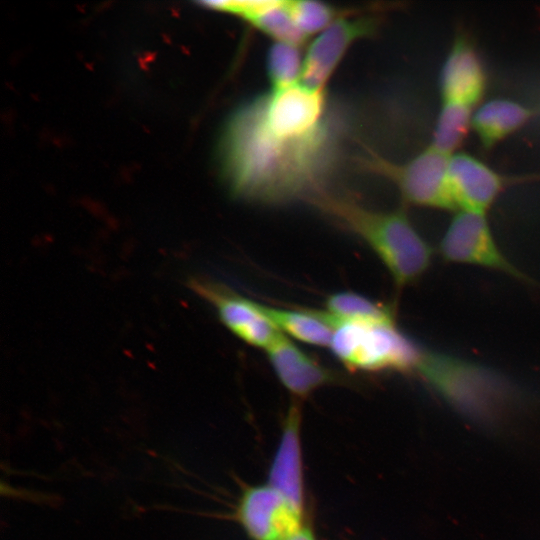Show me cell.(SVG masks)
<instances>
[{
    "label": "cell",
    "mask_w": 540,
    "mask_h": 540,
    "mask_svg": "<svg viewBox=\"0 0 540 540\" xmlns=\"http://www.w3.org/2000/svg\"><path fill=\"white\" fill-rule=\"evenodd\" d=\"M223 176L240 199L280 204L323 195L335 143L327 124L301 137L280 134L266 123L261 95L236 109L220 141Z\"/></svg>",
    "instance_id": "1"
},
{
    "label": "cell",
    "mask_w": 540,
    "mask_h": 540,
    "mask_svg": "<svg viewBox=\"0 0 540 540\" xmlns=\"http://www.w3.org/2000/svg\"><path fill=\"white\" fill-rule=\"evenodd\" d=\"M313 202L364 240L398 287L414 283L430 266L432 249L403 211H375L326 193Z\"/></svg>",
    "instance_id": "2"
},
{
    "label": "cell",
    "mask_w": 540,
    "mask_h": 540,
    "mask_svg": "<svg viewBox=\"0 0 540 540\" xmlns=\"http://www.w3.org/2000/svg\"><path fill=\"white\" fill-rule=\"evenodd\" d=\"M417 372L451 405L488 420L512 397V386L496 371L435 352H423Z\"/></svg>",
    "instance_id": "3"
},
{
    "label": "cell",
    "mask_w": 540,
    "mask_h": 540,
    "mask_svg": "<svg viewBox=\"0 0 540 540\" xmlns=\"http://www.w3.org/2000/svg\"><path fill=\"white\" fill-rule=\"evenodd\" d=\"M333 329L329 347L352 371L410 372L423 353L395 323L336 322Z\"/></svg>",
    "instance_id": "4"
},
{
    "label": "cell",
    "mask_w": 540,
    "mask_h": 540,
    "mask_svg": "<svg viewBox=\"0 0 540 540\" xmlns=\"http://www.w3.org/2000/svg\"><path fill=\"white\" fill-rule=\"evenodd\" d=\"M450 156L431 145L405 163H394L370 152L361 159V164L394 183L406 202L453 210L457 207L448 186Z\"/></svg>",
    "instance_id": "5"
},
{
    "label": "cell",
    "mask_w": 540,
    "mask_h": 540,
    "mask_svg": "<svg viewBox=\"0 0 540 540\" xmlns=\"http://www.w3.org/2000/svg\"><path fill=\"white\" fill-rule=\"evenodd\" d=\"M376 14L344 13L324 29L310 44L301 73V84L324 91L338 64L360 39L372 36L379 27Z\"/></svg>",
    "instance_id": "6"
},
{
    "label": "cell",
    "mask_w": 540,
    "mask_h": 540,
    "mask_svg": "<svg viewBox=\"0 0 540 540\" xmlns=\"http://www.w3.org/2000/svg\"><path fill=\"white\" fill-rule=\"evenodd\" d=\"M439 249L446 261L479 265L505 272L520 280L527 279L496 245L484 213L464 210L457 213Z\"/></svg>",
    "instance_id": "7"
},
{
    "label": "cell",
    "mask_w": 540,
    "mask_h": 540,
    "mask_svg": "<svg viewBox=\"0 0 540 540\" xmlns=\"http://www.w3.org/2000/svg\"><path fill=\"white\" fill-rule=\"evenodd\" d=\"M193 288L215 307L224 326L245 343L267 350L283 334L260 304L214 283L194 281Z\"/></svg>",
    "instance_id": "8"
},
{
    "label": "cell",
    "mask_w": 540,
    "mask_h": 540,
    "mask_svg": "<svg viewBox=\"0 0 540 540\" xmlns=\"http://www.w3.org/2000/svg\"><path fill=\"white\" fill-rule=\"evenodd\" d=\"M238 517L254 540H284L302 527V514L270 485L248 488L242 495Z\"/></svg>",
    "instance_id": "9"
},
{
    "label": "cell",
    "mask_w": 540,
    "mask_h": 540,
    "mask_svg": "<svg viewBox=\"0 0 540 540\" xmlns=\"http://www.w3.org/2000/svg\"><path fill=\"white\" fill-rule=\"evenodd\" d=\"M504 185V179L490 167L466 153L450 156L448 186L456 207L485 213Z\"/></svg>",
    "instance_id": "10"
},
{
    "label": "cell",
    "mask_w": 540,
    "mask_h": 540,
    "mask_svg": "<svg viewBox=\"0 0 540 540\" xmlns=\"http://www.w3.org/2000/svg\"><path fill=\"white\" fill-rule=\"evenodd\" d=\"M301 410L293 403L282 430L269 470L268 485L274 488L298 513L304 504L303 466L300 444Z\"/></svg>",
    "instance_id": "11"
},
{
    "label": "cell",
    "mask_w": 540,
    "mask_h": 540,
    "mask_svg": "<svg viewBox=\"0 0 540 540\" xmlns=\"http://www.w3.org/2000/svg\"><path fill=\"white\" fill-rule=\"evenodd\" d=\"M271 366L281 384L296 398H305L335 381V375L282 334L267 350Z\"/></svg>",
    "instance_id": "12"
},
{
    "label": "cell",
    "mask_w": 540,
    "mask_h": 540,
    "mask_svg": "<svg viewBox=\"0 0 540 540\" xmlns=\"http://www.w3.org/2000/svg\"><path fill=\"white\" fill-rule=\"evenodd\" d=\"M486 76L472 45L458 38L441 71L440 89L443 102L472 107L484 94Z\"/></svg>",
    "instance_id": "13"
},
{
    "label": "cell",
    "mask_w": 540,
    "mask_h": 540,
    "mask_svg": "<svg viewBox=\"0 0 540 540\" xmlns=\"http://www.w3.org/2000/svg\"><path fill=\"white\" fill-rule=\"evenodd\" d=\"M531 112L524 106L506 99L491 100L472 116L471 126L482 144L490 148L520 128Z\"/></svg>",
    "instance_id": "14"
},
{
    "label": "cell",
    "mask_w": 540,
    "mask_h": 540,
    "mask_svg": "<svg viewBox=\"0 0 540 540\" xmlns=\"http://www.w3.org/2000/svg\"><path fill=\"white\" fill-rule=\"evenodd\" d=\"M324 320L333 328L336 322H363L376 324L395 323L390 306L377 303L365 296L342 291L328 296Z\"/></svg>",
    "instance_id": "15"
},
{
    "label": "cell",
    "mask_w": 540,
    "mask_h": 540,
    "mask_svg": "<svg viewBox=\"0 0 540 540\" xmlns=\"http://www.w3.org/2000/svg\"><path fill=\"white\" fill-rule=\"evenodd\" d=\"M281 333L315 346H329L334 329L315 310H288L261 305Z\"/></svg>",
    "instance_id": "16"
},
{
    "label": "cell",
    "mask_w": 540,
    "mask_h": 540,
    "mask_svg": "<svg viewBox=\"0 0 540 540\" xmlns=\"http://www.w3.org/2000/svg\"><path fill=\"white\" fill-rule=\"evenodd\" d=\"M246 21L276 42L300 46L308 38L295 24L287 1H268Z\"/></svg>",
    "instance_id": "17"
},
{
    "label": "cell",
    "mask_w": 540,
    "mask_h": 540,
    "mask_svg": "<svg viewBox=\"0 0 540 540\" xmlns=\"http://www.w3.org/2000/svg\"><path fill=\"white\" fill-rule=\"evenodd\" d=\"M472 123L471 107L443 102L432 146L450 155L463 141Z\"/></svg>",
    "instance_id": "18"
},
{
    "label": "cell",
    "mask_w": 540,
    "mask_h": 540,
    "mask_svg": "<svg viewBox=\"0 0 540 540\" xmlns=\"http://www.w3.org/2000/svg\"><path fill=\"white\" fill-rule=\"evenodd\" d=\"M303 60L299 46L275 42L267 55V73L272 90L296 84L297 79L301 78Z\"/></svg>",
    "instance_id": "19"
},
{
    "label": "cell",
    "mask_w": 540,
    "mask_h": 540,
    "mask_svg": "<svg viewBox=\"0 0 540 540\" xmlns=\"http://www.w3.org/2000/svg\"><path fill=\"white\" fill-rule=\"evenodd\" d=\"M290 14L297 27L308 37L323 31L339 15V11L324 2L318 1H287Z\"/></svg>",
    "instance_id": "20"
},
{
    "label": "cell",
    "mask_w": 540,
    "mask_h": 540,
    "mask_svg": "<svg viewBox=\"0 0 540 540\" xmlns=\"http://www.w3.org/2000/svg\"><path fill=\"white\" fill-rule=\"evenodd\" d=\"M284 540H315V538L309 529L302 526Z\"/></svg>",
    "instance_id": "21"
}]
</instances>
